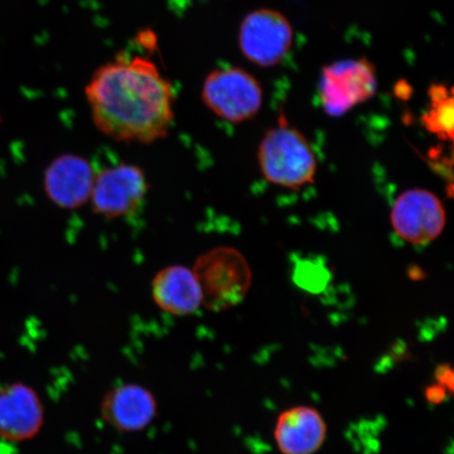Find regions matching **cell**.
<instances>
[{
    "instance_id": "6da1fadb",
    "label": "cell",
    "mask_w": 454,
    "mask_h": 454,
    "mask_svg": "<svg viewBox=\"0 0 454 454\" xmlns=\"http://www.w3.org/2000/svg\"><path fill=\"white\" fill-rule=\"evenodd\" d=\"M84 93L94 126L114 141L154 144L174 122L173 84L149 57L117 54L94 72Z\"/></svg>"
},
{
    "instance_id": "7a4b0ae2",
    "label": "cell",
    "mask_w": 454,
    "mask_h": 454,
    "mask_svg": "<svg viewBox=\"0 0 454 454\" xmlns=\"http://www.w3.org/2000/svg\"><path fill=\"white\" fill-rule=\"evenodd\" d=\"M258 160L261 172L272 184L297 190L314 183L315 153L305 136L283 121L261 141Z\"/></svg>"
},
{
    "instance_id": "3957f363",
    "label": "cell",
    "mask_w": 454,
    "mask_h": 454,
    "mask_svg": "<svg viewBox=\"0 0 454 454\" xmlns=\"http://www.w3.org/2000/svg\"><path fill=\"white\" fill-rule=\"evenodd\" d=\"M201 287L203 306L223 311L242 302L252 286V270L234 247H219L204 253L192 266Z\"/></svg>"
},
{
    "instance_id": "277c9868",
    "label": "cell",
    "mask_w": 454,
    "mask_h": 454,
    "mask_svg": "<svg viewBox=\"0 0 454 454\" xmlns=\"http://www.w3.org/2000/svg\"><path fill=\"white\" fill-rule=\"evenodd\" d=\"M201 98L215 116L241 123L257 115L263 90L251 73L237 67H219L204 79Z\"/></svg>"
},
{
    "instance_id": "5b68a950",
    "label": "cell",
    "mask_w": 454,
    "mask_h": 454,
    "mask_svg": "<svg viewBox=\"0 0 454 454\" xmlns=\"http://www.w3.org/2000/svg\"><path fill=\"white\" fill-rule=\"evenodd\" d=\"M377 89L376 67L366 59L336 61L322 70L320 99L331 117L345 115L373 98Z\"/></svg>"
},
{
    "instance_id": "8992f818",
    "label": "cell",
    "mask_w": 454,
    "mask_h": 454,
    "mask_svg": "<svg viewBox=\"0 0 454 454\" xmlns=\"http://www.w3.org/2000/svg\"><path fill=\"white\" fill-rule=\"evenodd\" d=\"M149 187L144 168L118 163L96 173L90 203L93 212L106 219L129 217L141 207Z\"/></svg>"
},
{
    "instance_id": "52a82bcc",
    "label": "cell",
    "mask_w": 454,
    "mask_h": 454,
    "mask_svg": "<svg viewBox=\"0 0 454 454\" xmlns=\"http://www.w3.org/2000/svg\"><path fill=\"white\" fill-rule=\"evenodd\" d=\"M238 42L248 61L259 67H274L292 49L293 27L279 11L255 10L243 20Z\"/></svg>"
},
{
    "instance_id": "ba28073f",
    "label": "cell",
    "mask_w": 454,
    "mask_h": 454,
    "mask_svg": "<svg viewBox=\"0 0 454 454\" xmlns=\"http://www.w3.org/2000/svg\"><path fill=\"white\" fill-rule=\"evenodd\" d=\"M395 234L421 246L433 242L445 229L444 207L434 192L413 189L397 197L390 215Z\"/></svg>"
},
{
    "instance_id": "9c48e42d",
    "label": "cell",
    "mask_w": 454,
    "mask_h": 454,
    "mask_svg": "<svg viewBox=\"0 0 454 454\" xmlns=\"http://www.w3.org/2000/svg\"><path fill=\"white\" fill-rule=\"evenodd\" d=\"M95 175L92 163L87 158L62 154L45 169L43 191L56 207L73 211L90 202Z\"/></svg>"
},
{
    "instance_id": "30bf717a",
    "label": "cell",
    "mask_w": 454,
    "mask_h": 454,
    "mask_svg": "<svg viewBox=\"0 0 454 454\" xmlns=\"http://www.w3.org/2000/svg\"><path fill=\"white\" fill-rule=\"evenodd\" d=\"M43 411L35 391L21 383L0 387V436L21 442L42 428Z\"/></svg>"
},
{
    "instance_id": "8fae6325",
    "label": "cell",
    "mask_w": 454,
    "mask_h": 454,
    "mask_svg": "<svg viewBox=\"0 0 454 454\" xmlns=\"http://www.w3.org/2000/svg\"><path fill=\"white\" fill-rule=\"evenodd\" d=\"M274 436L282 454H315L325 445L327 425L315 407L294 406L278 417Z\"/></svg>"
},
{
    "instance_id": "7c38bea8",
    "label": "cell",
    "mask_w": 454,
    "mask_h": 454,
    "mask_svg": "<svg viewBox=\"0 0 454 454\" xmlns=\"http://www.w3.org/2000/svg\"><path fill=\"white\" fill-rule=\"evenodd\" d=\"M152 298L167 314L185 317L194 315L203 305L201 287L192 269L169 265L153 278Z\"/></svg>"
},
{
    "instance_id": "4fadbf2b",
    "label": "cell",
    "mask_w": 454,
    "mask_h": 454,
    "mask_svg": "<svg viewBox=\"0 0 454 454\" xmlns=\"http://www.w3.org/2000/svg\"><path fill=\"white\" fill-rule=\"evenodd\" d=\"M102 417L114 428L136 431L146 427L156 414V402L149 390L138 385L113 389L101 405Z\"/></svg>"
},
{
    "instance_id": "5bb4252c",
    "label": "cell",
    "mask_w": 454,
    "mask_h": 454,
    "mask_svg": "<svg viewBox=\"0 0 454 454\" xmlns=\"http://www.w3.org/2000/svg\"><path fill=\"white\" fill-rule=\"evenodd\" d=\"M430 105L422 122L431 134L442 140H453L454 100L452 90L444 84H434L429 89Z\"/></svg>"
},
{
    "instance_id": "9a60e30c",
    "label": "cell",
    "mask_w": 454,
    "mask_h": 454,
    "mask_svg": "<svg viewBox=\"0 0 454 454\" xmlns=\"http://www.w3.org/2000/svg\"><path fill=\"white\" fill-rule=\"evenodd\" d=\"M435 383H438L446 388L448 394L452 395L454 387V372L452 367L447 363H442L434 371Z\"/></svg>"
},
{
    "instance_id": "2e32d148",
    "label": "cell",
    "mask_w": 454,
    "mask_h": 454,
    "mask_svg": "<svg viewBox=\"0 0 454 454\" xmlns=\"http://www.w3.org/2000/svg\"><path fill=\"white\" fill-rule=\"evenodd\" d=\"M424 395L429 404L439 405L445 402L448 391L442 385L434 383L425 388Z\"/></svg>"
}]
</instances>
